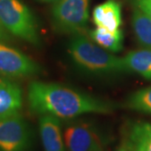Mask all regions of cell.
I'll use <instances>...</instances> for the list:
<instances>
[{
    "label": "cell",
    "instance_id": "10",
    "mask_svg": "<svg viewBox=\"0 0 151 151\" xmlns=\"http://www.w3.org/2000/svg\"><path fill=\"white\" fill-rule=\"evenodd\" d=\"M124 140L128 151H151V123H129L124 129Z\"/></svg>",
    "mask_w": 151,
    "mask_h": 151
},
{
    "label": "cell",
    "instance_id": "18",
    "mask_svg": "<svg viewBox=\"0 0 151 151\" xmlns=\"http://www.w3.org/2000/svg\"><path fill=\"white\" fill-rule=\"evenodd\" d=\"M117 151H128V150L126 149V147L124 145H122V146H120L119 148V150Z\"/></svg>",
    "mask_w": 151,
    "mask_h": 151
},
{
    "label": "cell",
    "instance_id": "2",
    "mask_svg": "<svg viewBox=\"0 0 151 151\" xmlns=\"http://www.w3.org/2000/svg\"><path fill=\"white\" fill-rule=\"evenodd\" d=\"M68 51L76 65L87 72L113 74L126 71L123 57L114 55L81 34L74 35Z\"/></svg>",
    "mask_w": 151,
    "mask_h": 151
},
{
    "label": "cell",
    "instance_id": "15",
    "mask_svg": "<svg viewBox=\"0 0 151 151\" xmlns=\"http://www.w3.org/2000/svg\"><path fill=\"white\" fill-rule=\"evenodd\" d=\"M127 106L132 110L151 114V86L133 93L127 102Z\"/></svg>",
    "mask_w": 151,
    "mask_h": 151
},
{
    "label": "cell",
    "instance_id": "17",
    "mask_svg": "<svg viewBox=\"0 0 151 151\" xmlns=\"http://www.w3.org/2000/svg\"><path fill=\"white\" fill-rule=\"evenodd\" d=\"M11 35L6 30L3 24L0 22V41L3 42H9L11 40Z\"/></svg>",
    "mask_w": 151,
    "mask_h": 151
},
{
    "label": "cell",
    "instance_id": "3",
    "mask_svg": "<svg viewBox=\"0 0 151 151\" xmlns=\"http://www.w3.org/2000/svg\"><path fill=\"white\" fill-rule=\"evenodd\" d=\"M0 22L11 35L35 46L40 45L35 18L20 0H0Z\"/></svg>",
    "mask_w": 151,
    "mask_h": 151
},
{
    "label": "cell",
    "instance_id": "19",
    "mask_svg": "<svg viewBox=\"0 0 151 151\" xmlns=\"http://www.w3.org/2000/svg\"><path fill=\"white\" fill-rule=\"evenodd\" d=\"M38 1L44 2V3H55V2L57 1V0H38Z\"/></svg>",
    "mask_w": 151,
    "mask_h": 151
},
{
    "label": "cell",
    "instance_id": "12",
    "mask_svg": "<svg viewBox=\"0 0 151 151\" xmlns=\"http://www.w3.org/2000/svg\"><path fill=\"white\" fill-rule=\"evenodd\" d=\"M123 60L126 71L134 72L151 80V50L130 51L123 57Z\"/></svg>",
    "mask_w": 151,
    "mask_h": 151
},
{
    "label": "cell",
    "instance_id": "11",
    "mask_svg": "<svg viewBox=\"0 0 151 151\" xmlns=\"http://www.w3.org/2000/svg\"><path fill=\"white\" fill-rule=\"evenodd\" d=\"M39 124L45 151H65L59 119L50 115H42L40 118Z\"/></svg>",
    "mask_w": 151,
    "mask_h": 151
},
{
    "label": "cell",
    "instance_id": "13",
    "mask_svg": "<svg viewBox=\"0 0 151 151\" xmlns=\"http://www.w3.org/2000/svg\"><path fill=\"white\" fill-rule=\"evenodd\" d=\"M90 38L93 42L111 53L119 52L124 47V33L121 29L111 31L97 27L90 32Z\"/></svg>",
    "mask_w": 151,
    "mask_h": 151
},
{
    "label": "cell",
    "instance_id": "9",
    "mask_svg": "<svg viewBox=\"0 0 151 151\" xmlns=\"http://www.w3.org/2000/svg\"><path fill=\"white\" fill-rule=\"evenodd\" d=\"M95 25L114 31L121 29L122 5L119 0H106L95 7L92 13Z\"/></svg>",
    "mask_w": 151,
    "mask_h": 151
},
{
    "label": "cell",
    "instance_id": "7",
    "mask_svg": "<svg viewBox=\"0 0 151 151\" xmlns=\"http://www.w3.org/2000/svg\"><path fill=\"white\" fill-rule=\"evenodd\" d=\"M40 66L30 57L0 41V76L9 79L27 77L40 71Z\"/></svg>",
    "mask_w": 151,
    "mask_h": 151
},
{
    "label": "cell",
    "instance_id": "6",
    "mask_svg": "<svg viewBox=\"0 0 151 151\" xmlns=\"http://www.w3.org/2000/svg\"><path fill=\"white\" fill-rule=\"evenodd\" d=\"M30 143L31 130L20 113L0 119V151H27Z\"/></svg>",
    "mask_w": 151,
    "mask_h": 151
},
{
    "label": "cell",
    "instance_id": "1",
    "mask_svg": "<svg viewBox=\"0 0 151 151\" xmlns=\"http://www.w3.org/2000/svg\"><path fill=\"white\" fill-rule=\"evenodd\" d=\"M30 111L57 119H74L86 113H109L112 103L57 83L32 81L28 87Z\"/></svg>",
    "mask_w": 151,
    "mask_h": 151
},
{
    "label": "cell",
    "instance_id": "14",
    "mask_svg": "<svg viewBox=\"0 0 151 151\" xmlns=\"http://www.w3.org/2000/svg\"><path fill=\"white\" fill-rule=\"evenodd\" d=\"M132 27L139 43L148 50H151V18L138 8L132 14Z\"/></svg>",
    "mask_w": 151,
    "mask_h": 151
},
{
    "label": "cell",
    "instance_id": "8",
    "mask_svg": "<svg viewBox=\"0 0 151 151\" xmlns=\"http://www.w3.org/2000/svg\"><path fill=\"white\" fill-rule=\"evenodd\" d=\"M23 106L20 86L9 78L0 76V119L19 113Z\"/></svg>",
    "mask_w": 151,
    "mask_h": 151
},
{
    "label": "cell",
    "instance_id": "4",
    "mask_svg": "<svg viewBox=\"0 0 151 151\" xmlns=\"http://www.w3.org/2000/svg\"><path fill=\"white\" fill-rule=\"evenodd\" d=\"M90 0H57L51 9L54 28L60 33L81 34L89 17Z\"/></svg>",
    "mask_w": 151,
    "mask_h": 151
},
{
    "label": "cell",
    "instance_id": "5",
    "mask_svg": "<svg viewBox=\"0 0 151 151\" xmlns=\"http://www.w3.org/2000/svg\"><path fill=\"white\" fill-rule=\"evenodd\" d=\"M62 134L67 151H101L106 144L99 130L88 122L71 123Z\"/></svg>",
    "mask_w": 151,
    "mask_h": 151
},
{
    "label": "cell",
    "instance_id": "16",
    "mask_svg": "<svg viewBox=\"0 0 151 151\" xmlns=\"http://www.w3.org/2000/svg\"><path fill=\"white\" fill-rule=\"evenodd\" d=\"M135 8H138L142 12L151 18V0H130Z\"/></svg>",
    "mask_w": 151,
    "mask_h": 151
}]
</instances>
